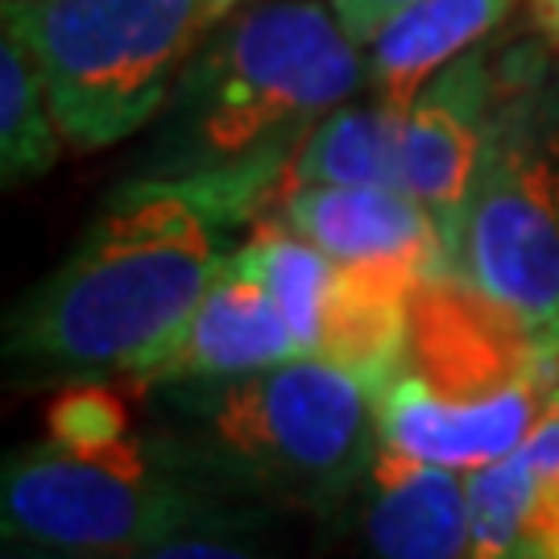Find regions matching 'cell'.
Masks as SVG:
<instances>
[{"instance_id":"obj_18","label":"cell","mask_w":559,"mask_h":559,"mask_svg":"<svg viewBox=\"0 0 559 559\" xmlns=\"http://www.w3.org/2000/svg\"><path fill=\"white\" fill-rule=\"evenodd\" d=\"M514 456L526 468V514H531V526H535L539 543L547 547V556L559 559V385Z\"/></svg>"},{"instance_id":"obj_22","label":"cell","mask_w":559,"mask_h":559,"mask_svg":"<svg viewBox=\"0 0 559 559\" xmlns=\"http://www.w3.org/2000/svg\"><path fill=\"white\" fill-rule=\"evenodd\" d=\"M0 559H46V551H38V547H29V543L4 539V551H0Z\"/></svg>"},{"instance_id":"obj_16","label":"cell","mask_w":559,"mask_h":559,"mask_svg":"<svg viewBox=\"0 0 559 559\" xmlns=\"http://www.w3.org/2000/svg\"><path fill=\"white\" fill-rule=\"evenodd\" d=\"M240 249L261 270L278 311L286 316L290 332L299 340L302 357H316L323 302H328V290H332V278H336V261L328 258L320 245L299 237L274 212H265L258 224H249V240Z\"/></svg>"},{"instance_id":"obj_10","label":"cell","mask_w":559,"mask_h":559,"mask_svg":"<svg viewBox=\"0 0 559 559\" xmlns=\"http://www.w3.org/2000/svg\"><path fill=\"white\" fill-rule=\"evenodd\" d=\"M274 216L340 265H406L423 278L452 274L440 224L402 187H290Z\"/></svg>"},{"instance_id":"obj_17","label":"cell","mask_w":559,"mask_h":559,"mask_svg":"<svg viewBox=\"0 0 559 559\" xmlns=\"http://www.w3.org/2000/svg\"><path fill=\"white\" fill-rule=\"evenodd\" d=\"M468 559H551L526 514V468L506 456L468 473Z\"/></svg>"},{"instance_id":"obj_20","label":"cell","mask_w":559,"mask_h":559,"mask_svg":"<svg viewBox=\"0 0 559 559\" xmlns=\"http://www.w3.org/2000/svg\"><path fill=\"white\" fill-rule=\"evenodd\" d=\"M411 4L415 0H332V13H336V21L344 25L348 38L369 46L381 25L394 13H402V9H411Z\"/></svg>"},{"instance_id":"obj_5","label":"cell","mask_w":559,"mask_h":559,"mask_svg":"<svg viewBox=\"0 0 559 559\" xmlns=\"http://www.w3.org/2000/svg\"><path fill=\"white\" fill-rule=\"evenodd\" d=\"M270 514L224 498L154 431L104 440L46 436L4 456V539L67 556H117L182 531L265 526Z\"/></svg>"},{"instance_id":"obj_7","label":"cell","mask_w":559,"mask_h":559,"mask_svg":"<svg viewBox=\"0 0 559 559\" xmlns=\"http://www.w3.org/2000/svg\"><path fill=\"white\" fill-rule=\"evenodd\" d=\"M501 67L489 46H473L452 59L399 117V187L427 207L452 245L498 112Z\"/></svg>"},{"instance_id":"obj_4","label":"cell","mask_w":559,"mask_h":559,"mask_svg":"<svg viewBox=\"0 0 559 559\" xmlns=\"http://www.w3.org/2000/svg\"><path fill=\"white\" fill-rule=\"evenodd\" d=\"M448 265L559 360V62L539 46L501 62L498 112Z\"/></svg>"},{"instance_id":"obj_21","label":"cell","mask_w":559,"mask_h":559,"mask_svg":"<svg viewBox=\"0 0 559 559\" xmlns=\"http://www.w3.org/2000/svg\"><path fill=\"white\" fill-rule=\"evenodd\" d=\"M531 17L547 46L559 50V0H531Z\"/></svg>"},{"instance_id":"obj_9","label":"cell","mask_w":559,"mask_h":559,"mask_svg":"<svg viewBox=\"0 0 559 559\" xmlns=\"http://www.w3.org/2000/svg\"><path fill=\"white\" fill-rule=\"evenodd\" d=\"M556 385L559 369L519 381L514 390L489 402H443L427 394L411 373H399L373 399L378 440L427 464L477 473L519 452V443L551 402Z\"/></svg>"},{"instance_id":"obj_8","label":"cell","mask_w":559,"mask_h":559,"mask_svg":"<svg viewBox=\"0 0 559 559\" xmlns=\"http://www.w3.org/2000/svg\"><path fill=\"white\" fill-rule=\"evenodd\" d=\"M295 357H302L299 340L278 311L253 258L237 245L216 270L212 286L203 290L191 320L182 323L179 336L129 381L138 390H150L166 381L240 378Z\"/></svg>"},{"instance_id":"obj_3","label":"cell","mask_w":559,"mask_h":559,"mask_svg":"<svg viewBox=\"0 0 559 559\" xmlns=\"http://www.w3.org/2000/svg\"><path fill=\"white\" fill-rule=\"evenodd\" d=\"M141 394L154 436L195 477L261 514H336L378 452L373 394L323 357Z\"/></svg>"},{"instance_id":"obj_11","label":"cell","mask_w":559,"mask_h":559,"mask_svg":"<svg viewBox=\"0 0 559 559\" xmlns=\"http://www.w3.org/2000/svg\"><path fill=\"white\" fill-rule=\"evenodd\" d=\"M353 501L369 559H468V473L378 440Z\"/></svg>"},{"instance_id":"obj_13","label":"cell","mask_w":559,"mask_h":559,"mask_svg":"<svg viewBox=\"0 0 559 559\" xmlns=\"http://www.w3.org/2000/svg\"><path fill=\"white\" fill-rule=\"evenodd\" d=\"M510 4L514 0H415L394 13L365 55L373 100L402 117L423 83L498 29Z\"/></svg>"},{"instance_id":"obj_2","label":"cell","mask_w":559,"mask_h":559,"mask_svg":"<svg viewBox=\"0 0 559 559\" xmlns=\"http://www.w3.org/2000/svg\"><path fill=\"white\" fill-rule=\"evenodd\" d=\"M365 80L360 41L328 4H249L182 67L141 175L191 179L233 228L258 224L286 195L311 129Z\"/></svg>"},{"instance_id":"obj_1","label":"cell","mask_w":559,"mask_h":559,"mask_svg":"<svg viewBox=\"0 0 559 559\" xmlns=\"http://www.w3.org/2000/svg\"><path fill=\"white\" fill-rule=\"evenodd\" d=\"M233 224L191 179L138 175L80 245L4 320V365L21 385L138 378L182 332L233 249Z\"/></svg>"},{"instance_id":"obj_15","label":"cell","mask_w":559,"mask_h":559,"mask_svg":"<svg viewBox=\"0 0 559 559\" xmlns=\"http://www.w3.org/2000/svg\"><path fill=\"white\" fill-rule=\"evenodd\" d=\"M59 117L29 46L4 29L0 41V175L4 187H21L55 170L62 150Z\"/></svg>"},{"instance_id":"obj_14","label":"cell","mask_w":559,"mask_h":559,"mask_svg":"<svg viewBox=\"0 0 559 559\" xmlns=\"http://www.w3.org/2000/svg\"><path fill=\"white\" fill-rule=\"evenodd\" d=\"M290 187H399V112L381 100L332 108L290 162Z\"/></svg>"},{"instance_id":"obj_12","label":"cell","mask_w":559,"mask_h":559,"mask_svg":"<svg viewBox=\"0 0 559 559\" xmlns=\"http://www.w3.org/2000/svg\"><path fill=\"white\" fill-rule=\"evenodd\" d=\"M423 274L406 265H340L323 302L316 357L336 365L378 399L411 344V311Z\"/></svg>"},{"instance_id":"obj_19","label":"cell","mask_w":559,"mask_h":559,"mask_svg":"<svg viewBox=\"0 0 559 559\" xmlns=\"http://www.w3.org/2000/svg\"><path fill=\"white\" fill-rule=\"evenodd\" d=\"M258 531L261 526H212V531H182V535L145 543L133 551H117V556L46 551V559H270V551L258 543Z\"/></svg>"},{"instance_id":"obj_6","label":"cell","mask_w":559,"mask_h":559,"mask_svg":"<svg viewBox=\"0 0 559 559\" xmlns=\"http://www.w3.org/2000/svg\"><path fill=\"white\" fill-rule=\"evenodd\" d=\"M221 13L212 0H4L67 145L108 150L162 117Z\"/></svg>"},{"instance_id":"obj_23","label":"cell","mask_w":559,"mask_h":559,"mask_svg":"<svg viewBox=\"0 0 559 559\" xmlns=\"http://www.w3.org/2000/svg\"><path fill=\"white\" fill-rule=\"evenodd\" d=\"M237 4H240V0H212V9H216V13H221V17H224V13H233V9H237Z\"/></svg>"}]
</instances>
